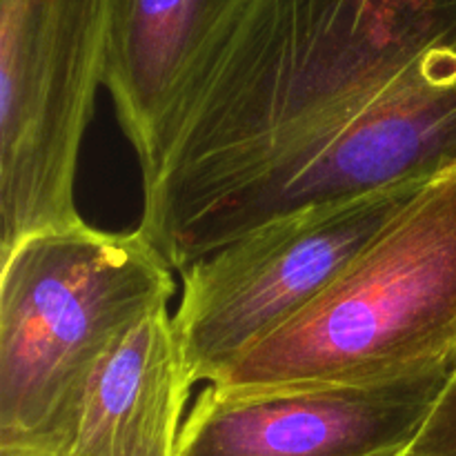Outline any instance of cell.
<instances>
[{
	"mask_svg": "<svg viewBox=\"0 0 456 456\" xmlns=\"http://www.w3.org/2000/svg\"><path fill=\"white\" fill-rule=\"evenodd\" d=\"M0 452L67 456L110 347L169 305L172 265L141 230L83 223L0 256Z\"/></svg>",
	"mask_w": 456,
	"mask_h": 456,
	"instance_id": "7a4b0ae2",
	"label": "cell"
},
{
	"mask_svg": "<svg viewBox=\"0 0 456 456\" xmlns=\"http://www.w3.org/2000/svg\"><path fill=\"white\" fill-rule=\"evenodd\" d=\"M107 22L110 0H0V256L85 223L76 174Z\"/></svg>",
	"mask_w": 456,
	"mask_h": 456,
	"instance_id": "277c9868",
	"label": "cell"
},
{
	"mask_svg": "<svg viewBox=\"0 0 456 456\" xmlns=\"http://www.w3.org/2000/svg\"><path fill=\"white\" fill-rule=\"evenodd\" d=\"M454 365L383 386L225 395L205 383L176 456H401L412 448Z\"/></svg>",
	"mask_w": 456,
	"mask_h": 456,
	"instance_id": "52a82bcc",
	"label": "cell"
},
{
	"mask_svg": "<svg viewBox=\"0 0 456 456\" xmlns=\"http://www.w3.org/2000/svg\"><path fill=\"white\" fill-rule=\"evenodd\" d=\"M401 456H419L417 452H412V450H408V452H403Z\"/></svg>",
	"mask_w": 456,
	"mask_h": 456,
	"instance_id": "7c38bea8",
	"label": "cell"
},
{
	"mask_svg": "<svg viewBox=\"0 0 456 456\" xmlns=\"http://www.w3.org/2000/svg\"><path fill=\"white\" fill-rule=\"evenodd\" d=\"M249 0H110L105 87L141 176Z\"/></svg>",
	"mask_w": 456,
	"mask_h": 456,
	"instance_id": "ba28073f",
	"label": "cell"
},
{
	"mask_svg": "<svg viewBox=\"0 0 456 456\" xmlns=\"http://www.w3.org/2000/svg\"><path fill=\"white\" fill-rule=\"evenodd\" d=\"M456 165V36L436 45L338 127L214 203L165 248L172 270L254 227Z\"/></svg>",
	"mask_w": 456,
	"mask_h": 456,
	"instance_id": "5b68a950",
	"label": "cell"
},
{
	"mask_svg": "<svg viewBox=\"0 0 456 456\" xmlns=\"http://www.w3.org/2000/svg\"><path fill=\"white\" fill-rule=\"evenodd\" d=\"M454 36L456 0H249L142 174L138 230L163 254Z\"/></svg>",
	"mask_w": 456,
	"mask_h": 456,
	"instance_id": "6da1fadb",
	"label": "cell"
},
{
	"mask_svg": "<svg viewBox=\"0 0 456 456\" xmlns=\"http://www.w3.org/2000/svg\"><path fill=\"white\" fill-rule=\"evenodd\" d=\"M410 450L419 456H456V370Z\"/></svg>",
	"mask_w": 456,
	"mask_h": 456,
	"instance_id": "30bf717a",
	"label": "cell"
},
{
	"mask_svg": "<svg viewBox=\"0 0 456 456\" xmlns=\"http://www.w3.org/2000/svg\"><path fill=\"white\" fill-rule=\"evenodd\" d=\"M456 363V165L301 314L209 386L225 395L383 386Z\"/></svg>",
	"mask_w": 456,
	"mask_h": 456,
	"instance_id": "3957f363",
	"label": "cell"
},
{
	"mask_svg": "<svg viewBox=\"0 0 456 456\" xmlns=\"http://www.w3.org/2000/svg\"><path fill=\"white\" fill-rule=\"evenodd\" d=\"M191 387L169 305L159 307L98 363L67 456H176Z\"/></svg>",
	"mask_w": 456,
	"mask_h": 456,
	"instance_id": "9c48e42d",
	"label": "cell"
},
{
	"mask_svg": "<svg viewBox=\"0 0 456 456\" xmlns=\"http://www.w3.org/2000/svg\"><path fill=\"white\" fill-rule=\"evenodd\" d=\"M430 181L272 218L181 272L172 323L191 386L214 381L301 314Z\"/></svg>",
	"mask_w": 456,
	"mask_h": 456,
	"instance_id": "8992f818",
	"label": "cell"
},
{
	"mask_svg": "<svg viewBox=\"0 0 456 456\" xmlns=\"http://www.w3.org/2000/svg\"><path fill=\"white\" fill-rule=\"evenodd\" d=\"M0 456H45V454H13V452H0Z\"/></svg>",
	"mask_w": 456,
	"mask_h": 456,
	"instance_id": "8fae6325",
	"label": "cell"
}]
</instances>
